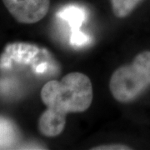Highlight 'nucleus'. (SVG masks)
Returning <instances> with one entry per match:
<instances>
[{
  "label": "nucleus",
  "mask_w": 150,
  "mask_h": 150,
  "mask_svg": "<svg viewBox=\"0 0 150 150\" xmlns=\"http://www.w3.org/2000/svg\"><path fill=\"white\" fill-rule=\"evenodd\" d=\"M93 98L89 78L82 73H70L60 81H48L41 90V99L50 112L66 118L70 112H83Z\"/></svg>",
  "instance_id": "1"
},
{
  "label": "nucleus",
  "mask_w": 150,
  "mask_h": 150,
  "mask_svg": "<svg viewBox=\"0 0 150 150\" xmlns=\"http://www.w3.org/2000/svg\"><path fill=\"white\" fill-rule=\"evenodd\" d=\"M150 86V51L139 54L129 64L114 71L109 82L112 97L121 103H130Z\"/></svg>",
  "instance_id": "2"
},
{
  "label": "nucleus",
  "mask_w": 150,
  "mask_h": 150,
  "mask_svg": "<svg viewBox=\"0 0 150 150\" xmlns=\"http://www.w3.org/2000/svg\"><path fill=\"white\" fill-rule=\"evenodd\" d=\"M6 8L17 21L35 23L48 13L50 0H3Z\"/></svg>",
  "instance_id": "3"
},
{
  "label": "nucleus",
  "mask_w": 150,
  "mask_h": 150,
  "mask_svg": "<svg viewBox=\"0 0 150 150\" xmlns=\"http://www.w3.org/2000/svg\"><path fill=\"white\" fill-rule=\"evenodd\" d=\"M58 15L69 23L73 32L71 37V43L74 45L78 46H81L86 43L88 37L83 34V33L79 32V28L86 16L84 10L79 6H66L59 11Z\"/></svg>",
  "instance_id": "4"
},
{
  "label": "nucleus",
  "mask_w": 150,
  "mask_h": 150,
  "mask_svg": "<svg viewBox=\"0 0 150 150\" xmlns=\"http://www.w3.org/2000/svg\"><path fill=\"white\" fill-rule=\"evenodd\" d=\"M66 118L46 109L38 120V129L46 137H55L61 134L65 128Z\"/></svg>",
  "instance_id": "5"
},
{
  "label": "nucleus",
  "mask_w": 150,
  "mask_h": 150,
  "mask_svg": "<svg viewBox=\"0 0 150 150\" xmlns=\"http://www.w3.org/2000/svg\"><path fill=\"white\" fill-rule=\"evenodd\" d=\"M15 127L9 120L0 117V148L7 149L16 142Z\"/></svg>",
  "instance_id": "6"
},
{
  "label": "nucleus",
  "mask_w": 150,
  "mask_h": 150,
  "mask_svg": "<svg viewBox=\"0 0 150 150\" xmlns=\"http://www.w3.org/2000/svg\"><path fill=\"white\" fill-rule=\"evenodd\" d=\"M141 1L142 0H111L112 13L117 18H125L134 10Z\"/></svg>",
  "instance_id": "7"
},
{
  "label": "nucleus",
  "mask_w": 150,
  "mask_h": 150,
  "mask_svg": "<svg viewBox=\"0 0 150 150\" xmlns=\"http://www.w3.org/2000/svg\"><path fill=\"white\" fill-rule=\"evenodd\" d=\"M92 149H100V150H117V149H131L128 146L122 144H108V145H102V146H98L97 148H93Z\"/></svg>",
  "instance_id": "8"
}]
</instances>
